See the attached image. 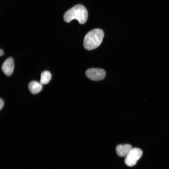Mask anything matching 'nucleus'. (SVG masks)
Listing matches in <instances>:
<instances>
[{
    "mask_svg": "<svg viewBox=\"0 0 169 169\" xmlns=\"http://www.w3.org/2000/svg\"><path fill=\"white\" fill-rule=\"evenodd\" d=\"M4 52L3 50L1 49L0 50V55L1 56H2L3 55Z\"/></svg>",
    "mask_w": 169,
    "mask_h": 169,
    "instance_id": "10",
    "label": "nucleus"
},
{
    "mask_svg": "<svg viewBox=\"0 0 169 169\" xmlns=\"http://www.w3.org/2000/svg\"><path fill=\"white\" fill-rule=\"evenodd\" d=\"M104 36L103 32L100 29H95L90 31L84 38L83 44L84 48L87 50L96 48L101 44Z\"/></svg>",
    "mask_w": 169,
    "mask_h": 169,
    "instance_id": "2",
    "label": "nucleus"
},
{
    "mask_svg": "<svg viewBox=\"0 0 169 169\" xmlns=\"http://www.w3.org/2000/svg\"><path fill=\"white\" fill-rule=\"evenodd\" d=\"M4 105V102L3 100L0 98V110H1Z\"/></svg>",
    "mask_w": 169,
    "mask_h": 169,
    "instance_id": "9",
    "label": "nucleus"
},
{
    "mask_svg": "<svg viewBox=\"0 0 169 169\" xmlns=\"http://www.w3.org/2000/svg\"><path fill=\"white\" fill-rule=\"evenodd\" d=\"M85 74L87 77L91 80L99 81L104 79L105 72L101 69L92 68L87 70Z\"/></svg>",
    "mask_w": 169,
    "mask_h": 169,
    "instance_id": "4",
    "label": "nucleus"
},
{
    "mask_svg": "<svg viewBox=\"0 0 169 169\" xmlns=\"http://www.w3.org/2000/svg\"><path fill=\"white\" fill-rule=\"evenodd\" d=\"M51 78L50 73L47 71H44L41 74L40 83L42 84H47L49 82Z\"/></svg>",
    "mask_w": 169,
    "mask_h": 169,
    "instance_id": "8",
    "label": "nucleus"
},
{
    "mask_svg": "<svg viewBox=\"0 0 169 169\" xmlns=\"http://www.w3.org/2000/svg\"><path fill=\"white\" fill-rule=\"evenodd\" d=\"M14 68L13 59L12 58L7 59L3 63L2 70L4 74L8 76L11 75L13 73Z\"/></svg>",
    "mask_w": 169,
    "mask_h": 169,
    "instance_id": "5",
    "label": "nucleus"
},
{
    "mask_svg": "<svg viewBox=\"0 0 169 169\" xmlns=\"http://www.w3.org/2000/svg\"><path fill=\"white\" fill-rule=\"evenodd\" d=\"M132 148L130 144H120L116 146V151L118 156L125 157Z\"/></svg>",
    "mask_w": 169,
    "mask_h": 169,
    "instance_id": "6",
    "label": "nucleus"
},
{
    "mask_svg": "<svg viewBox=\"0 0 169 169\" xmlns=\"http://www.w3.org/2000/svg\"><path fill=\"white\" fill-rule=\"evenodd\" d=\"M42 84L36 81H32L28 85L30 91L33 94H36L40 92L42 89Z\"/></svg>",
    "mask_w": 169,
    "mask_h": 169,
    "instance_id": "7",
    "label": "nucleus"
},
{
    "mask_svg": "<svg viewBox=\"0 0 169 169\" xmlns=\"http://www.w3.org/2000/svg\"><path fill=\"white\" fill-rule=\"evenodd\" d=\"M87 17L88 13L85 7L83 5L78 4L69 9L65 13L64 19L67 23L76 19L79 23L83 24L87 20Z\"/></svg>",
    "mask_w": 169,
    "mask_h": 169,
    "instance_id": "1",
    "label": "nucleus"
},
{
    "mask_svg": "<svg viewBox=\"0 0 169 169\" xmlns=\"http://www.w3.org/2000/svg\"><path fill=\"white\" fill-rule=\"evenodd\" d=\"M142 155V151L140 149L137 148H132L128 154L125 157V164L130 167L135 166L141 158Z\"/></svg>",
    "mask_w": 169,
    "mask_h": 169,
    "instance_id": "3",
    "label": "nucleus"
}]
</instances>
